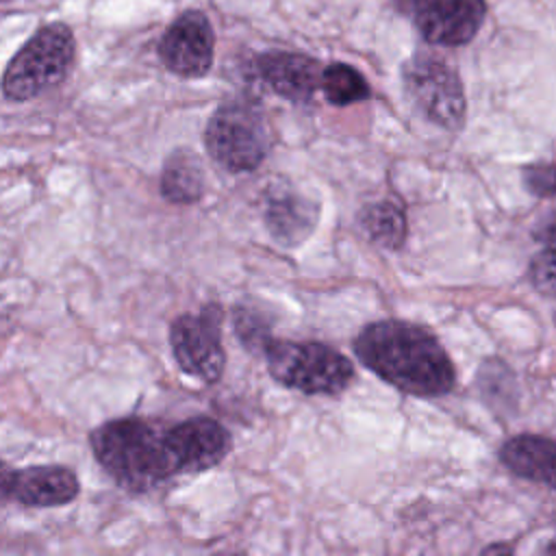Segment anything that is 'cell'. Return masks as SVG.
<instances>
[{
  "instance_id": "cell-1",
  "label": "cell",
  "mask_w": 556,
  "mask_h": 556,
  "mask_svg": "<svg viewBox=\"0 0 556 556\" xmlns=\"http://www.w3.org/2000/svg\"><path fill=\"white\" fill-rule=\"evenodd\" d=\"M230 432L208 415L176 424L117 417L89 432L98 465L128 493H148L163 482L219 465L230 452Z\"/></svg>"
},
{
  "instance_id": "cell-2",
  "label": "cell",
  "mask_w": 556,
  "mask_h": 556,
  "mask_svg": "<svg viewBox=\"0 0 556 556\" xmlns=\"http://www.w3.org/2000/svg\"><path fill=\"white\" fill-rule=\"evenodd\" d=\"M352 350L369 371L406 395L439 397L456 382L454 363L439 339L428 328L404 319L363 326Z\"/></svg>"
},
{
  "instance_id": "cell-3",
  "label": "cell",
  "mask_w": 556,
  "mask_h": 556,
  "mask_svg": "<svg viewBox=\"0 0 556 556\" xmlns=\"http://www.w3.org/2000/svg\"><path fill=\"white\" fill-rule=\"evenodd\" d=\"M204 146L224 169L232 174L254 172L271 146L263 106L245 93L226 98L206 122Z\"/></svg>"
},
{
  "instance_id": "cell-4",
  "label": "cell",
  "mask_w": 556,
  "mask_h": 556,
  "mask_svg": "<svg viewBox=\"0 0 556 556\" xmlns=\"http://www.w3.org/2000/svg\"><path fill=\"white\" fill-rule=\"evenodd\" d=\"M263 358L269 376L306 395H339L354 382V365L337 348L321 341L271 339Z\"/></svg>"
},
{
  "instance_id": "cell-5",
  "label": "cell",
  "mask_w": 556,
  "mask_h": 556,
  "mask_svg": "<svg viewBox=\"0 0 556 556\" xmlns=\"http://www.w3.org/2000/svg\"><path fill=\"white\" fill-rule=\"evenodd\" d=\"M76 39L67 24L41 26L9 61L2 76V96L9 102H26L59 83L72 70Z\"/></svg>"
},
{
  "instance_id": "cell-6",
  "label": "cell",
  "mask_w": 556,
  "mask_h": 556,
  "mask_svg": "<svg viewBox=\"0 0 556 556\" xmlns=\"http://www.w3.org/2000/svg\"><path fill=\"white\" fill-rule=\"evenodd\" d=\"M404 93L415 111L445 130L465 124L467 98L458 72L439 54L417 50L402 65Z\"/></svg>"
},
{
  "instance_id": "cell-7",
  "label": "cell",
  "mask_w": 556,
  "mask_h": 556,
  "mask_svg": "<svg viewBox=\"0 0 556 556\" xmlns=\"http://www.w3.org/2000/svg\"><path fill=\"white\" fill-rule=\"evenodd\" d=\"M224 308L215 302L204 304L198 313H182L169 324V348L176 365L206 384L222 378L226 350L222 343Z\"/></svg>"
},
{
  "instance_id": "cell-8",
  "label": "cell",
  "mask_w": 556,
  "mask_h": 556,
  "mask_svg": "<svg viewBox=\"0 0 556 556\" xmlns=\"http://www.w3.org/2000/svg\"><path fill=\"white\" fill-rule=\"evenodd\" d=\"M393 7L432 46L458 48L469 43L484 24V0H391Z\"/></svg>"
},
{
  "instance_id": "cell-9",
  "label": "cell",
  "mask_w": 556,
  "mask_h": 556,
  "mask_svg": "<svg viewBox=\"0 0 556 556\" xmlns=\"http://www.w3.org/2000/svg\"><path fill=\"white\" fill-rule=\"evenodd\" d=\"M159 59L167 72L182 78H200L208 74L215 59V33L211 20L200 9L178 13L163 30Z\"/></svg>"
},
{
  "instance_id": "cell-10",
  "label": "cell",
  "mask_w": 556,
  "mask_h": 556,
  "mask_svg": "<svg viewBox=\"0 0 556 556\" xmlns=\"http://www.w3.org/2000/svg\"><path fill=\"white\" fill-rule=\"evenodd\" d=\"M80 493V482L70 467L63 465H30L22 469H2V497L28 508H54L74 502Z\"/></svg>"
},
{
  "instance_id": "cell-11",
  "label": "cell",
  "mask_w": 556,
  "mask_h": 556,
  "mask_svg": "<svg viewBox=\"0 0 556 556\" xmlns=\"http://www.w3.org/2000/svg\"><path fill=\"white\" fill-rule=\"evenodd\" d=\"M254 70L274 93L293 102V104H308L317 89H321L324 67L317 59L289 52V50H269L256 56Z\"/></svg>"
},
{
  "instance_id": "cell-12",
  "label": "cell",
  "mask_w": 556,
  "mask_h": 556,
  "mask_svg": "<svg viewBox=\"0 0 556 556\" xmlns=\"http://www.w3.org/2000/svg\"><path fill=\"white\" fill-rule=\"evenodd\" d=\"M317 217V204L291 187L276 185L265 195L263 222L271 239L282 248H295L304 243L313 235Z\"/></svg>"
},
{
  "instance_id": "cell-13",
  "label": "cell",
  "mask_w": 556,
  "mask_h": 556,
  "mask_svg": "<svg viewBox=\"0 0 556 556\" xmlns=\"http://www.w3.org/2000/svg\"><path fill=\"white\" fill-rule=\"evenodd\" d=\"M500 460L508 471L530 482L556 489V441L543 434H517L500 447Z\"/></svg>"
},
{
  "instance_id": "cell-14",
  "label": "cell",
  "mask_w": 556,
  "mask_h": 556,
  "mask_svg": "<svg viewBox=\"0 0 556 556\" xmlns=\"http://www.w3.org/2000/svg\"><path fill=\"white\" fill-rule=\"evenodd\" d=\"M204 167L198 154L189 148H178L169 152L163 163L159 191L172 204H195L204 195Z\"/></svg>"
},
{
  "instance_id": "cell-15",
  "label": "cell",
  "mask_w": 556,
  "mask_h": 556,
  "mask_svg": "<svg viewBox=\"0 0 556 556\" xmlns=\"http://www.w3.org/2000/svg\"><path fill=\"white\" fill-rule=\"evenodd\" d=\"M358 226L369 241L384 250H400L408 235L406 213L395 200H376L358 211Z\"/></svg>"
},
{
  "instance_id": "cell-16",
  "label": "cell",
  "mask_w": 556,
  "mask_h": 556,
  "mask_svg": "<svg viewBox=\"0 0 556 556\" xmlns=\"http://www.w3.org/2000/svg\"><path fill=\"white\" fill-rule=\"evenodd\" d=\"M321 91H324V98L334 106L363 102V100H369L371 96V87L367 78L356 67L341 61L324 67Z\"/></svg>"
},
{
  "instance_id": "cell-17",
  "label": "cell",
  "mask_w": 556,
  "mask_h": 556,
  "mask_svg": "<svg viewBox=\"0 0 556 556\" xmlns=\"http://www.w3.org/2000/svg\"><path fill=\"white\" fill-rule=\"evenodd\" d=\"M536 239L543 248L530 261V278L541 293L556 298V215L543 222Z\"/></svg>"
},
{
  "instance_id": "cell-18",
  "label": "cell",
  "mask_w": 556,
  "mask_h": 556,
  "mask_svg": "<svg viewBox=\"0 0 556 556\" xmlns=\"http://www.w3.org/2000/svg\"><path fill=\"white\" fill-rule=\"evenodd\" d=\"M232 330L239 343L254 354H263L265 345L274 339L267 319L261 315V311L248 304H237L232 308Z\"/></svg>"
},
{
  "instance_id": "cell-19",
  "label": "cell",
  "mask_w": 556,
  "mask_h": 556,
  "mask_svg": "<svg viewBox=\"0 0 556 556\" xmlns=\"http://www.w3.org/2000/svg\"><path fill=\"white\" fill-rule=\"evenodd\" d=\"M523 185L532 195L552 198L556 195V163H532L521 172Z\"/></svg>"
},
{
  "instance_id": "cell-20",
  "label": "cell",
  "mask_w": 556,
  "mask_h": 556,
  "mask_svg": "<svg viewBox=\"0 0 556 556\" xmlns=\"http://www.w3.org/2000/svg\"><path fill=\"white\" fill-rule=\"evenodd\" d=\"M480 556H513V552H510L506 545H500V543H497V545L484 547Z\"/></svg>"
},
{
  "instance_id": "cell-21",
  "label": "cell",
  "mask_w": 556,
  "mask_h": 556,
  "mask_svg": "<svg viewBox=\"0 0 556 556\" xmlns=\"http://www.w3.org/2000/svg\"><path fill=\"white\" fill-rule=\"evenodd\" d=\"M539 556H556V534L541 547Z\"/></svg>"
},
{
  "instance_id": "cell-22",
  "label": "cell",
  "mask_w": 556,
  "mask_h": 556,
  "mask_svg": "<svg viewBox=\"0 0 556 556\" xmlns=\"http://www.w3.org/2000/svg\"><path fill=\"white\" fill-rule=\"evenodd\" d=\"M213 556H248V554H243V552H217Z\"/></svg>"
},
{
  "instance_id": "cell-23",
  "label": "cell",
  "mask_w": 556,
  "mask_h": 556,
  "mask_svg": "<svg viewBox=\"0 0 556 556\" xmlns=\"http://www.w3.org/2000/svg\"><path fill=\"white\" fill-rule=\"evenodd\" d=\"M4 2H9V0H4Z\"/></svg>"
}]
</instances>
